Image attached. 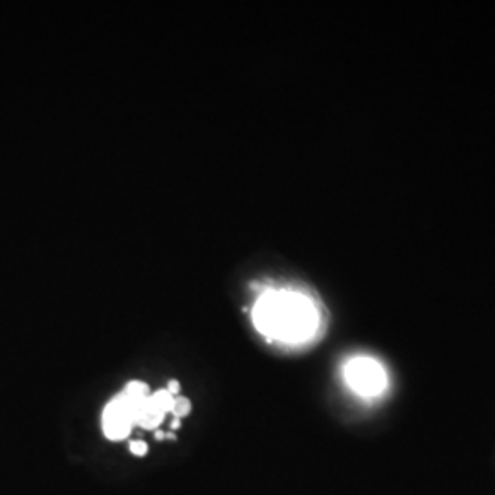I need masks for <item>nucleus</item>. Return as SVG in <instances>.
Wrapping results in <instances>:
<instances>
[{
	"mask_svg": "<svg viewBox=\"0 0 495 495\" xmlns=\"http://www.w3.org/2000/svg\"><path fill=\"white\" fill-rule=\"evenodd\" d=\"M129 448H131V453L136 455V457H145L148 451V446L144 441H132Z\"/></svg>",
	"mask_w": 495,
	"mask_h": 495,
	"instance_id": "obj_5",
	"label": "nucleus"
},
{
	"mask_svg": "<svg viewBox=\"0 0 495 495\" xmlns=\"http://www.w3.org/2000/svg\"><path fill=\"white\" fill-rule=\"evenodd\" d=\"M178 428H180V419H175L171 422V429L175 431V429H178Z\"/></svg>",
	"mask_w": 495,
	"mask_h": 495,
	"instance_id": "obj_8",
	"label": "nucleus"
},
{
	"mask_svg": "<svg viewBox=\"0 0 495 495\" xmlns=\"http://www.w3.org/2000/svg\"><path fill=\"white\" fill-rule=\"evenodd\" d=\"M191 413V402L190 398H185V396H176L175 398V411H173V414H175V419H184V417H187V414Z\"/></svg>",
	"mask_w": 495,
	"mask_h": 495,
	"instance_id": "obj_4",
	"label": "nucleus"
},
{
	"mask_svg": "<svg viewBox=\"0 0 495 495\" xmlns=\"http://www.w3.org/2000/svg\"><path fill=\"white\" fill-rule=\"evenodd\" d=\"M134 409L131 398L125 392L110 400L103 411V433L110 441H125L134 428Z\"/></svg>",
	"mask_w": 495,
	"mask_h": 495,
	"instance_id": "obj_3",
	"label": "nucleus"
},
{
	"mask_svg": "<svg viewBox=\"0 0 495 495\" xmlns=\"http://www.w3.org/2000/svg\"><path fill=\"white\" fill-rule=\"evenodd\" d=\"M253 323L266 338L303 343L320 329V310L310 297L293 290H268L253 306Z\"/></svg>",
	"mask_w": 495,
	"mask_h": 495,
	"instance_id": "obj_1",
	"label": "nucleus"
},
{
	"mask_svg": "<svg viewBox=\"0 0 495 495\" xmlns=\"http://www.w3.org/2000/svg\"><path fill=\"white\" fill-rule=\"evenodd\" d=\"M154 438H156V441H163V438H165V433L156 429V431H154Z\"/></svg>",
	"mask_w": 495,
	"mask_h": 495,
	"instance_id": "obj_7",
	"label": "nucleus"
},
{
	"mask_svg": "<svg viewBox=\"0 0 495 495\" xmlns=\"http://www.w3.org/2000/svg\"><path fill=\"white\" fill-rule=\"evenodd\" d=\"M167 391L171 392L173 396H178L180 395V383L176 382V380H171V382L167 383Z\"/></svg>",
	"mask_w": 495,
	"mask_h": 495,
	"instance_id": "obj_6",
	"label": "nucleus"
},
{
	"mask_svg": "<svg viewBox=\"0 0 495 495\" xmlns=\"http://www.w3.org/2000/svg\"><path fill=\"white\" fill-rule=\"evenodd\" d=\"M343 378L356 395L367 398L382 395L389 383L383 365L369 356H358L346 361L343 367Z\"/></svg>",
	"mask_w": 495,
	"mask_h": 495,
	"instance_id": "obj_2",
	"label": "nucleus"
}]
</instances>
